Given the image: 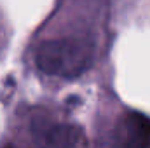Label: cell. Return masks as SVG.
Wrapping results in <instances>:
<instances>
[{
    "label": "cell",
    "mask_w": 150,
    "mask_h": 148,
    "mask_svg": "<svg viewBox=\"0 0 150 148\" xmlns=\"http://www.w3.org/2000/svg\"><path fill=\"white\" fill-rule=\"evenodd\" d=\"M9 129L30 148H89L86 131L77 120L45 105L18 110Z\"/></svg>",
    "instance_id": "6da1fadb"
},
{
    "label": "cell",
    "mask_w": 150,
    "mask_h": 148,
    "mask_svg": "<svg viewBox=\"0 0 150 148\" xmlns=\"http://www.w3.org/2000/svg\"><path fill=\"white\" fill-rule=\"evenodd\" d=\"M89 148H150V117L127 106L101 115L94 122Z\"/></svg>",
    "instance_id": "3957f363"
},
{
    "label": "cell",
    "mask_w": 150,
    "mask_h": 148,
    "mask_svg": "<svg viewBox=\"0 0 150 148\" xmlns=\"http://www.w3.org/2000/svg\"><path fill=\"white\" fill-rule=\"evenodd\" d=\"M33 59L44 77L75 80L93 68L96 61V45L91 38L79 35L49 38L35 49Z\"/></svg>",
    "instance_id": "7a4b0ae2"
}]
</instances>
